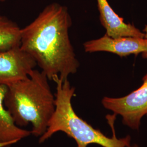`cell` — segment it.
<instances>
[{"instance_id": "5", "label": "cell", "mask_w": 147, "mask_h": 147, "mask_svg": "<svg viewBox=\"0 0 147 147\" xmlns=\"http://www.w3.org/2000/svg\"><path fill=\"white\" fill-rule=\"evenodd\" d=\"M37 66L34 59L20 47L0 51V84L8 86L25 79Z\"/></svg>"}, {"instance_id": "4", "label": "cell", "mask_w": 147, "mask_h": 147, "mask_svg": "<svg viewBox=\"0 0 147 147\" xmlns=\"http://www.w3.org/2000/svg\"><path fill=\"white\" fill-rule=\"evenodd\" d=\"M141 86L134 92L121 98L105 96L102 104L123 118L124 125L133 130H138L143 116H147V74L143 78Z\"/></svg>"}, {"instance_id": "9", "label": "cell", "mask_w": 147, "mask_h": 147, "mask_svg": "<svg viewBox=\"0 0 147 147\" xmlns=\"http://www.w3.org/2000/svg\"><path fill=\"white\" fill-rule=\"evenodd\" d=\"M21 29L16 22L0 16V51L20 46Z\"/></svg>"}, {"instance_id": "12", "label": "cell", "mask_w": 147, "mask_h": 147, "mask_svg": "<svg viewBox=\"0 0 147 147\" xmlns=\"http://www.w3.org/2000/svg\"><path fill=\"white\" fill-rule=\"evenodd\" d=\"M5 0H0V2H5Z\"/></svg>"}, {"instance_id": "2", "label": "cell", "mask_w": 147, "mask_h": 147, "mask_svg": "<svg viewBox=\"0 0 147 147\" xmlns=\"http://www.w3.org/2000/svg\"><path fill=\"white\" fill-rule=\"evenodd\" d=\"M47 75L33 69L26 78L7 86L4 105L19 127L32 125L31 135L47 131L55 111V95Z\"/></svg>"}, {"instance_id": "8", "label": "cell", "mask_w": 147, "mask_h": 147, "mask_svg": "<svg viewBox=\"0 0 147 147\" xmlns=\"http://www.w3.org/2000/svg\"><path fill=\"white\" fill-rule=\"evenodd\" d=\"M7 86L0 84V147H7L31 135V131L17 126L4 105Z\"/></svg>"}, {"instance_id": "6", "label": "cell", "mask_w": 147, "mask_h": 147, "mask_svg": "<svg viewBox=\"0 0 147 147\" xmlns=\"http://www.w3.org/2000/svg\"><path fill=\"white\" fill-rule=\"evenodd\" d=\"M86 53L107 52L120 57L147 53V38L123 37L112 38L105 34L98 39L84 43Z\"/></svg>"}, {"instance_id": "1", "label": "cell", "mask_w": 147, "mask_h": 147, "mask_svg": "<svg viewBox=\"0 0 147 147\" xmlns=\"http://www.w3.org/2000/svg\"><path fill=\"white\" fill-rule=\"evenodd\" d=\"M72 20L66 6L53 3L21 29L20 47L34 59L49 80L76 73L80 62L69 37Z\"/></svg>"}, {"instance_id": "3", "label": "cell", "mask_w": 147, "mask_h": 147, "mask_svg": "<svg viewBox=\"0 0 147 147\" xmlns=\"http://www.w3.org/2000/svg\"><path fill=\"white\" fill-rule=\"evenodd\" d=\"M52 81L56 84L55 95L56 108L47 131L39 137L40 143L46 141L55 133L61 131L73 138L77 147H87L90 144H96L102 147H126L130 145V136L123 138L116 137L114 128L116 115L106 116L113 134L112 137L109 138L77 115L71 102L75 89L71 86L68 79L63 80L55 76Z\"/></svg>"}, {"instance_id": "7", "label": "cell", "mask_w": 147, "mask_h": 147, "mask_svg": "<svg viewBox=\"0 0 147 147\" xmlns=\"http://www.w3.org/2000/svg\"><path fill=\"white\" fill-rule=\"evenodd\" d=\"M100 21L106 34L112 38L132 37L145 38L144 32L131 24L125 23L110 5L107 0H96Z\"/></svg>"}, {"instance_id": "11", "label": "cell", "mask_w": 147, "mask_h": 147, "mask_svg": "<svg viewBox=\"0 0 147 147\" xmlns=\"http://www.w3.org/2000/svg\"><path fill=\"white\" fill-rule=\"evenodd\" d=\"M126 147H138V146L136 145V144H134V145H133V146H130V145H129V146H127Z\"/></svg>"}, {"instance_id": "10", "label": "cell", "mask_w": 147, "mask_h": 147, "mask_svg": "<svg viewBox=\"0 0 147 147\" xmlns=\"http://www.w3.org/2000/svg\"><path fill=\"white\" fill-rule=\"evenodd\" d=\"M143 32L145 34V38H147V25H146V26L144 27V30H143ZM142 57L144 59H147V53H142Z\"/></svg>"}]
</instances>
